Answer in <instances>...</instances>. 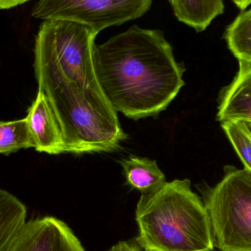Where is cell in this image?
I'll list each match as a JSON object with an SVG mask.
<instances>
[{
    "instance_id": "1",
    "label": "cell",
    "mask_w": 251,
    "mask_h": 251,
    "mask_svg": "<svg viewBox=\"0 0 251 251\" xmlns=\"http://www.w3.org/2000/svg\"><path fill=\"white\" fill-rule=\"evenodd\" d=\"M94 68L109 102L128 119L154 117L184 85V66L160 29L133 25L95 44Z\"/></svg>"
},
{
    "instance_id": "2",
    "label": "cell",
    "mask_w": 251,
    "mask_h": 251,
    "mask_svg": "<svg viewBox=\"0 0 251 251\" xmlns=\"http://www.w3.org/2000/svg\"><path fill=\"white\" fill-rule=\"evenodd\" d=\"M135 219L137 243L145 251H206L215 246L207 211L188 179L142 194Z\"/></svg>"
},
{
    "instance_id": "3",
    "label": "cell",
    "mask_w": 251,
    "mask_h": 251,
    "mask_svg": "<svg viewBox=\"0 0 251 251\" xmlns=\"http://www.w3.org/2000/svg\"><path fill=\"white\" fill-rule=\"evenodd\" d=\"M97 34L82 24L44 21L35 38V76L38 91L65 85H100L94 62Z\"/></svg>"
},
{
    "instance_id": "4",
    "label": "cell",
    "mask_w": 251,
    "mask_h": 251,
    "mask_svg": "<svg viewBox=\"0 0 251 251\" xmlns=\"http://www.w3.org/2000/svg\"><path fill=\"white\" fill-rule=\"evenodd\" d=\"M214 246L222 251H251V172L225 168L215 187L203 190Z\"/></svg>"
},
{
    "instance_id": "5",
    "label": "cell",
    "mask_w": 251,
    "mask_h": 251,
    "mask_svg": "<svg viewBox=\"0 0 251 251\" xmlns=\"http://www.w3.org/2000/svg\"><path fill=\"white\" fill-rule=\"evenodd\" d=\"M151 5L152 0H39L31 16L82 24L98 35L106 28L140 19Z\"/></svg>"
},
{
    "instance_id": "6",
    "label": "cell",
    "mask_w": 251,
    "mask_h": 251,
    "mask_svg": "<svg viewBox=\"0 0 251 251\" xmlns=\"http://www.w3.org/2000/svg\"><path fill=\"white\" fill-rule=\"evenodd\" d=\"M7 251H86L63 221L47 216L26 223Z\"/></svg>"
},
{
    "instance_id": "7",
    "label": "cell",
    "mask_w": 251,
    "mask_h": 251,
    "mask_svg": "<svg viewBox=\"0 0 251 251\" xmlns=\"http://www.w3.org/2000/svg\"><path fill=\"white\" fill-rule=\"evenodd\" d=\"M26 119L35 150L50 154L66 153L61 130L43 91H38Z\"/></svg>"
},
{
    "instance_id": "8",
    "label": "cell",
    "mask_w": 251,
    "mask_h": 251,
    "mask_svg": "<svg viewBox=\"0 0 251 251\" xmlns=\"http://www.w3.org/2000/svg\"><path fill=\"white\" fill-rule=\"evenodd\" d=\"M240 70L221 99L219 122H251V64L239 62Z\"/></svg>"
},
{
    "instance_id": "9",
    "label": "cell",
    "mask_w": 251,
    "mask_h": 251,
    "mask_svg": "<svg viewBox=\"0 0 251 251\" xmlns=\"http://www.w3.org/2000/svg\"><path fill=\"white\" fill-rule=\"evenodd\" d=\"M174 16L197 32H203L224 12V0H168Z\"/></svg>"
},
{
    "instance_id": "10",
    "label": "cell",
    "mask_w": 251,
    "mask_h": 251,
    "mask_svg": "<svg viewBox=\"0 0 251 251\" xmlns=\"http://www.w3.org/2000/svg\"><path fill=\"white\" fill-rule=\"evenodd\" d=\"M119 162L123 167L127 184L142 194L154 191L167 182L155 160L131 155Z\"/></svg>"
},
{
    "instance_id": "11",
    "label": "cell",
    "mask_w": 251,
    "mask_h": 251,
    "mask_svg": "<svg viewBox=\"0 0 251 251\" xmlns=\"http://www.w3.org/2000/svg\"><path fill=\"white\" fill-rule=\"evenodd\" d=\"M26 207L0 187V251H7L26 224Z\"/></svg>"
},
{
    "instance_id": "12",
    "label": "cell",
    "mask_w": 251,
    "mask_h": 251,
    "mask_svg": "<svg viewBox=\"0 0 251 251\" xmlns=\"http://www.w3.org/2000/svg\"><path fill=\"white\" fill-rule=\"evenodd\" d=\"M224 38L239 62L251 64V9L243 10L227 26Z\"/></svg>"
},
{
    "instance_id": "13",
    "label": "cell",
    "mask_w": 251,
    "mask_h": 251,
    "mask_svg": "<svg viewBox=\"0 0 251 251\" xmlns=\"http://www.w3.org/2000/svg\"><path fill=\"white\" fill-rule=\"evenodd\" d=\"M28 148H34V145L26 118L0 122V153L8 155Z\"/></svg>"
},
{
    "instance_id": "14",
    "label": "cell",
    "mask_w": 251,
    "mask_h": 251,
    "mask_svg": "<svg viewBox=\"0 0 251 251\" xmlns=\"http://www.w3.org/2000/svg\"><path fill=\"white\" fill-rule=\"evenodd\" d=\"M222 127L245 168L251 172V137L236 122H223Z\"/></svg>"
},
{
    "instance_id": "15",
    "label": "cell",
    "mask_w": 251,
    "mask_h": 251,
    "mask_svg": "<svg viewBox=\"0 0 251 251\" xmlns=\"http://www.w3.org/2000/svg\"><path fill=\"white\" fill-rule=\"evenodd\" d=\"M107 251H143L136 243L129 241H122L113 246Z\"/></svg>"
},
{
    "instance_id": "16",
    "label": "cell",
    "mask_w": 251,
    "mask_h": 251,
    "mask_svg": "<svg viewBox=\"0 0 251 251\" xmlns=\"http://www.w3.org/2000/svg\"><path fill=\"white\" fill-rule=\"evenodd\" d=\"M30 0H0V9L7 10L17 6L22 5Z\"/></svg>"
},
{
    "instance_id": "17",
    "label": "cell",
    "mask_w": 251,
    "mask_h": 251,
    "mask_svg": "<svg viewBox=\"0 0 251 251\" xmlns=\"http://www.w3.org/2000/svg\"><path fill=\"white\" fill-rule=\"evenodd\" d=\"M231 1L242 11L246 10V9L251 4V0H231Z\"/></svg>"
},
{
    "instance_id": "18",
    "label": "cell",
    "mask_w": 251,
    "mask_h": 251,
    "mask_svg": "<svg viewBox=\"0 0 251 251\" xmlns=\"http://www.w3.org/2000/svg\"><path fill=\"white\" fill-rule=\"evenodd\" d=\"M251 137V122H247V121H238L236 122Z\"/></svg>"
},
{
    "instance_id": "19",
    "label": "cell",
    "mask_w": 251,
    "mask_h": 251,
    "mask_svg": "<svg viewBox=\"0 0 251 251\" xmlns=\"http://www.w3.org/2000/svg\"><path fill=\"white\" fill-rule=\"evenodd\" d=\"M214 251L213 250H211V251Z\"/></svg>"
}]
</instances>
